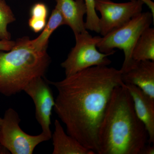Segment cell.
Here are the masks:
<instances>
[{
	"label": "cell",
	"instance_id": "1",
	"mask_svg": "<svg viewBox=\"0 0 154 154\" xmlns=\"http://www.w3.org/2000/svg\"><path fill=\"white\" fill-rule=\"evenodd\" d=\"M54 107L67 133L97 154L98 133L113 90L124 83L120 69L106 66L88 68L57 82Z\"/></svg>",
	"mask_w": 154,
	"mask_h": 154
},
{
	"label": "cell",
	"instance_id": "2",
	"mask_svg": "<svg viewBox=\"0 0 154 154\" xmlns=\"http://www.w3.org/2000/svg\"><path fill=\"white\" fill-rule=\"evenodd\" d=\"M148 139L126 86L116 87L99 127L97 154H140Z\"/></svg>",
	"mask_w": 154,
	"mask_h": 154
},
{
	"label": "cell",
	"instance_id": "3",
	"mask_svg": "<svg viewBox=\"0 0 154 154\" xmlns=\"http://www.w3.org/2000/svg\"><path fill=\"white\" fill-rule=\"evenodd\" d=\"M30 40L27 36L18 38L11 50L0 51V94L14 96L34 79L45 77L50 57L46 50L34 49Z\"/></svg>",
	"mask_w": 154,
	"mask_h": 154
},
{
	"label": "cell",
	"instance_id": "4",
	"mask_svg": "<svg viewBox=\"0 0 154 154\" xmlns=\"http://www.w3.org/2000/svg\"><path fill=\"white\" fill-rule=\"evenodd\" d=\"M154 17L151 12H142L129 22L101 37L97 44L99 51L112 55L115 48L123 51L124 60L120 70L127 69L134 61L133 50L142 33L150 27Z\"/></svg>",
	"mask_w": 154,
	"mask_h": 154
},
{
	"label": "cell",
	"instance_id": "5",
	"mask_svg": "<svg viewBox=\"0 0 154 154\" xmlns=\"http://www.w3.org/2000/svg\"><path fill=\"white\" fill-rule=\"evenodd\" d=\"M76 44L66 60L61 64L66 77L69 76L88 68L98 66H108L111 61L110 54L99 51L97 44L101 37L93 36L88 31L75 35Z\"/></svg>",
	"mask_w": 154,
	"mask_h": 154
},
{
	"label": "cell",
	"instance_id": "6",
	"mask_svg": "<svg viewBox=\"0 0 154 154\" xmlns=\"http://www.w3.org/2000/svg\"><path fill=\"white\" fill-rule=\"evenodd\" d=\"M2 119L0 144L11 154H32L38 144L51 139L42 132L31 135L23 131L19 125L20 116L13 108L6 110Z\"/></svg>",
	"mask_w": 154,
	"mask_h": 154
},
{
	"label": "cell",
	"instance_id": "7",
	"mask_svg": "<svg viewBox=\"0 0 154 154\" xmlns=\"http://www.w3.org/2000/svg\"><path fill=\"white\" fill-rule=\"evenodd\" d=\"M144 4L139 0L116 3L110 0H95V9L101 14L100 34L105 36L114 29L126 24L142 12Z\"/></svg>",
	"mask_w": 154,
	"mask_h": 154
},
{
	"label": "cell",
	"instance_id": "8",
	"mask_svg": "<svg viewBox=\"0 0 154 154\" xmlns=\"http://www.w3.org/2000/svg\"><path fill=\"white\" fill-rule=\"evenodd\" d=\"M23 91L33 101L35 116L42 132L51 138V116L55 99L47 79L45 77L36 78L26 86Z\"/></svg>",
	"mask_w": 154,
	"mask_h": 154
},
{
	"label": "cell",
	"instance_id": "9",
	"mask_svg": "<svg viewBox=\"0 0 154 154\" xmlns=\"http://www.w3.org/2000/svg\"><path fill=\"white\" fill-rule=\"evenodd\" d=\"M121 72L124 84L137 86L154 99L153 61L134 60L127 69Z\"/></svg>",
	"mask_w": 154,
	"mask_h": 154
},
{
	"label": "cell",
	"instance_id": "10",
	"mask_svg": "<svg viewBox=\"0 0 154 154\" xmlns=\"http://www.w3.org/2000/svg\"><path fill=\"white\" fill-rule=\"evenodd\" d=\"M125 85L132 98L136 113L147 131L149 143H154V99L137 86Z\"/></svg>",
	"mask_w": 154,
	"mask_h": 154
},
{
	"label": "cell",
	"instance_id": "11",
	"mask_svg": "<svg viewBox=\"0 0 154 154\" xmlns=\"http://www.w3.org/2000/svg\"><path fill=\"white\" fill-rule=\"evenodd\" d=\"M65 25L71 28L75 35L87 31L84 17L87 13L84 0H55Z\"/></svg>",
	"mask_w": 154,
	"mask_h": 154
},
{
	"label": "cell",
	"instance_id": "12",
	"mask_svg": "<svg viewBox=\"0 0 154 154\" xmlns=\"http://www.w3.org/2000/svg\"><path fill=\"white\" fill-rule=\"evenodd\" d=\"M54 130L52 133L53 154H95L93 151L86 148L77 140L66 133L60 122L55 119Z\"/></svg>",
	"mask_w": 154,
	"mask_h": 154
},
{
	"label": "cell",
	"instance_id": "13",
	"mask_svg": "<svg viewBox=\"0 0 154 154\" xmlns=\"http://www.w3.org/2000/svg\"><path fill=\"white\" fill-rule=\"evenodd\" d=\"M134 60L154 61V29L150 27L142 33L135 44L132 54Z\"/></svg>",
	"mask_w": 154,
	"mask_h": 154
},
{
	"label": "cell",
	"instance_id": "14",
	"mask_svg": "<svg viewBox=\"0 0 154 154\" xmlns=\"http://www.w3.org/2000/svg\"><path fill=\"white\" fill-rule=\"evenodd\" d=\"M63 25H65L63 17L59 9L55 7L41 34L35 39L30 40L31 46L40 51L46 50L49 37L54 30Z\"/></svg>",
	"mask_w": 154,
	"mask_h": 154
},
{
	"label": "cell",
	"instance_id": "15",
	"mask_svg": "<svg viewBox=\"0 0 154 154\" xmlns=\"http://www.w3.org/2000/svg\"><path fill=\"white\" fill-rule=\"evenodd\" d=\"M15 20L11 8L5 0H0V40H11V34L8 31V26Z\"/></svg>",
	"mask_w": 154,
	"mask_h": 154
},
{
	"label": "cell",
	"instance_id": "16",
	"mask_svg": "<svg viewBox=\"0 0 154 154\" xmlns=\"http://www.w3.org/2000/svg\"><path fill=\"white\" fill-rule=\"evenodd\" d=\"M87 7V17L85 25L86 30L100 33L99 18L95 9V0H84Z\"/></svg>",
	"mask_w": 154,
	"mask_h": 154
},
{
	"label": "cell",
	"instance_id": "17",
	"mask_svg": "<svg viewBox=\"0 0 154 154\" xmlns=\"http://www.w3.org/2000/svg\"><path fill=\"white\" fill-rule=\"evenodd\" d=\"M48 14V10L47 6L42 3L35 4L30 10V17L33 19L46 20Z\"/></svg>",
	"mask_w": 154,
	"mask_h": 154
},
{
	"label": "cell",
	"instance_id": "18",
	"mask_svg": "<svg viewBox=\"0 0 154 154\" xmlns=\"http://www.w3.org/2000/svg\"><path fill=\"white\" fill-rule=\"evenodd\" d=\"M46 20L33 19L30 17L28 21L29 27L35 33L43 30L46 25Z\"/></svg>",
	"mask_w": 154,
	"mask_h": 154
},
{
	"label": "cell",
	"instance_id": "19",
	"mask_svg": "<svg viewBox=\"0 0 154 154\" xmlns=\"http://www.w3.org/2000/svg\"><path fill=\"white\" fill-rule=\"evenodd\" d=\"M15 44V41L10 40H0V51H9Z\"/></svg>",
	"mask_w": 154,
	"mask_h": 154
},
{
	"label": "cell",
	"instance_id": "20",
	"mask_svg": "<svg viewBox=\"0 0 154 154\" xmlns=\"http://www.w3.org/2000/svg\"><path fill=\"white\" fill-rule=\"evenodd\" d=\"M154 146H150V144L149 145H146L143 148L140 152V154H154Z\"/></svg>",
	"mask_w": 154,
	"mask_h": 154
},
{
	"label": "cell",
	"instance_id": "21",
	"mask_svg": "<svg viewBox=\"0 0 154 154\" xmlns=\"http://www.w3.org/2000/svg\"><path fill=\"white\" fill-rule=\"evenodd\" d=\"M140 2L145 4L148 7L151 11V13L154 17V3L152 0H139Z\"/></svg>",
	"mask_w": 154,
	"mask_h": 154
},
{
	"label": "cell",
	"instance_id": "22",
	"mask_svg": "<svg viewBox=\"0 0 154 154\" xmlns=\"http://www.w3.org/2000/svg\"><path fill=\"white\" fill-rule=\"evenodd\" d=\"M2 119L0 117V132H1V126H2ZM2 146H1V144H0V154H3V152L2 149Z\"/></svg>",
	"mask_w": 154,
	"mask_h": 154
}]
</instances>
